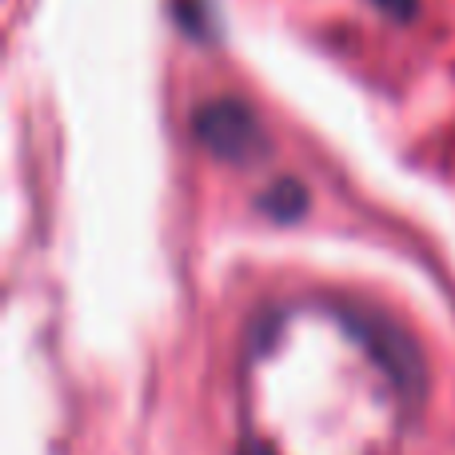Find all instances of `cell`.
I'll list each match as a JSON object with an SVG mask.
<instances>
[{
	"mask_svg": "<svg viewBox=\"0 0 455 455\" xmlns=\"http://www.w3.org/2000/svg\"><path fill=\"white\" fill-rule=\"evenodd\" d=\"M240 455H272L264 448V443H256V440H248V435H243V443H240Z\"/></svg>",
	"mask_w": 455,
	"mask_h": 455,
	"instance_id": "cell-1",
	"label": "cell"
}]
</instances>
